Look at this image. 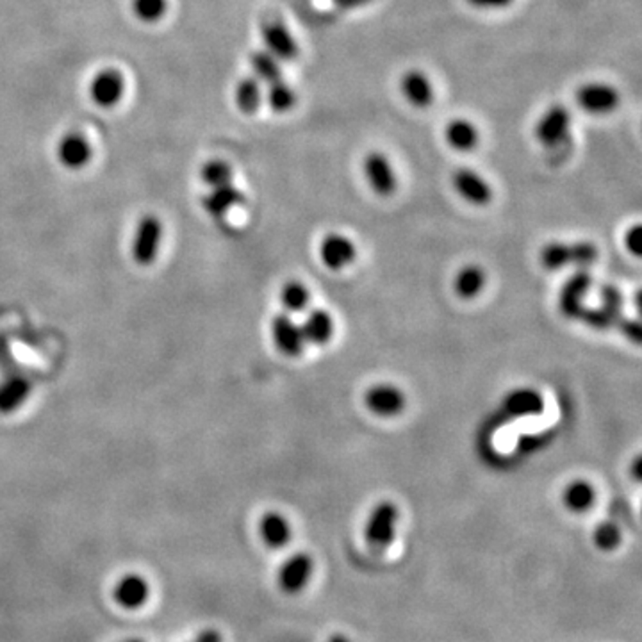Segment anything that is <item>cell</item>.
<instances>
[{"mask_svg": "<svg viewBox=\"0 0 642 642\" xmlns=\"http://www.w3.org/2000/svg\"><path fill=\"white\" fill-rule=\"evenodd\" d=\"M485 281V272L478 265H466L457 272L453 279V290L460 298L469 300L482 293Z\"/></svg>", "mask_w": 642, "mask_h": 642, "instance_id": "26", "label": "cell"}, {"mask_svg": "<svg viewBox=\"0 0 642 642\" xmlns=\"http://www.w3.org/2000/svg\"><path fill=\"white\" fill-rule=\"evenodd\" d=\"M250 66L253 77L261 82L272 84L282 79V66L277 58H274L268 50H255L250 54Z\"/></svg>", "mask_w": 642, "mask_h": 642, "instance_id": "27", "label": "cell"}, {"mask_svg": "<svg viewBox=\"0 0 642 642\" xmlns=\"http://www.w3.org/2000/svg\"><path fill=\"white\" fill-rule=\"evenodd\" d=\"M640 239H642V228L640 225H633L624 234V246L630 253L640 255Z\"/></svg>", "mask_w": 642, "mask_h": 642, "instance_id": "34", "label": "cell"}, {"mask_svg": "<svg viewBox=\"0 0 642 642\" xmlns=\"http://www.w3.org/2000/svg\"><path fill=\"white\" fill-rule=\"evenodd\" d=\"M362 172L367 181V186L376 193L378 197H390L397 191L398 181L395 168L388 156L382 152H369L364 158Z\"/></svg>", "mask_w": 642, "mask_h": 642, "instance_id": "7", "label": "cell"}, {"mask_svg": "<svg viewBox=\"0 0 642 642\" xmlns=\"http://www.w3.org/2000/svg\"><path fill=\"white\" fill-rule=\"evenodd\" d=\"M314 576V559L307 552L288 557L277 571V585L288 596L304 592Z\"/></svg>", "mask_w": 642, "mask_h": 642, "instance_id": "3", "label": "cell"}, {"mask_svg": "<svg viewBox=\"0 0 642 642\" xmlns=\"http://www.w3.org/2000/svg\"><path fill=\"white\" fill-rule=\"evenodd\" d=\"M355 244L344 234L330 232L320 243V259L332 272H339L350 267L355 261Z\"/></svg>", "mask_w": 642, "mask_h": 642, "instance_id": "10", "label": "cell"}, {"mask_svg": "<svg viewBox=\"0 0 642 642\" xmlns=\"http://www.w3.org/2000/svg\"><path fill=\"white\" fill-rule=\"evenodd\" d=\"M406 395L393 383H375L364 393L366 409L378 418H395L406 409Z\"/></svg>", "mask_w": 642, "mask_h": 642, "instance_id": "6", "label": "cell"}, {"mask_svg": "<svg viewBox=\"0 0 642 642\" xmlns=\"http://www.w3.org/2000/svg\"><path fill=\"white\" fill-rule=\"evenodd\" d=\"M93 149L88 138L81 133H68L58 145V159L68 170H81L89 165Z\"/></svg>", "mask_w": 642, "mask_h": 642, "instance_id": "16", "label": "cell"}, {"mask_svg": "<svg viewBox=\"0 0 642 642\" xmlns=\"http://www.w3.org/2000/svg\"><path fill=\"white\" fill-rule=\"evenodd\" d=\"M400 518V510L393 501L383 499L376 503L367 514L364 523V539L373 550H385L391 546L397 536V523Z\"/></svg>", "mask_w": 642, "mask_h": 642, "instance_id": "2", "label": "cell"}, {"mask_svg": "<svg viewBox=\"0 0 642 642\" xmlns=\"http://www.w3.org/2000/svg\"><path fill=\"white\" fill-rule=\"evenodd\" d=\"M123 642H143V640H140V638H128V640H123Z\"/></svg>", "mask_w": 642, "mask_h": 642, "instance_id": "40", "label": "cell"}, {"mask_svg": "<svg viewBox=\"0 0 642 642\" xmlns=\"http://www.w3.org/2000/svg\"><path fill=\"white\" fill-rule=\"evenodd\" d=\"M466 3L478 10H503L510 6L514 0H466Z\"/></svg>", "mask_w": 642, "mask_h": 642, "instance_id": "35", "label": "cell"}, {"mask_svg": "<svg viewBox=\"0 0 642 642\" xmlns=\"http://www.w3.org/2000/svg\"><path fill=\"white\" fill-rule=\"evenodd\" d=\"M234 177L232 166L221 159H213L209 163L204 165L202 168V181L209 186V188H218V186H225L230 184Z\"/></svg>", "mask_w": 642, "mask_h": 642, "instance_id": "32", "label": "cell"}, {"mask_svg": "<svg viewBox=\"0 0 642 642\" xmlns=\"http://www.w3.org/2000/svg\"><path fill=\"white\" fill-rule=\"evenodd\" d=\"M617 325H619V329L623 330V334H624L628 339H631L635 344L640 341V327H638V323H637V321H631V320H623V318H621V321H619Z\"/></svg>", "mask_w": 642, "mask_h": 642, "instance_id": "36", "label": "cell"}, {"mask_svg": "<svg viewBox=\"0 0 642 642\" xmlns=\"http://www.w3.org/2000/svg\"><path fill=\"white\" fill-rule=\"evenodd\" d=\"M621 543H623V532H621L619 525L614 523L612 520L601 522L594 527L592 545L596 550H599L603 553H612L621 546Z\"/></svg>", "mask_w": 642, "mask_h": 642, "instance_id": "28", "label": "cell"}, {"mask_svg": "<svg viewBox=\"0 0 642 642\" xmlns=\"http://www.w3.org/2000/svg\"><path fill=\"white\" fill-rule=\"evenodd\" d=\"M259 538L267 548L282 550L293 538L291 522L277 510L267 512L259 522Z\"/></svg>", "mask_w": 642, "mask_h": 642, "instance_id": "17", "label": "cell"}, {"mask_svg": "<svg viewBox=\"0 0 642 642\" xmlns=\"http://www.w3.org/2000/svg\"><path fill=\"white\" fill-rule=\"evenodd\" d=\"M596 503V489L585 478L571 480L562 491V505L573 514H584Z\"/></svg>", "mask_w": 642, "mask_h": 642, "instance_id": "23", "label": "cell"}, {"mask_svg": "<svg viewBox=\"0 0 642 642\" xmlns=\"http://www.w3.org/2000/svg\"><path fill=\"white\" fill-rule=\"evenodd\" d=\"M402 93L406 100L416 109H427L434 104V86L432 81L420 70H409L402 77Z\"/></svg>", "mask_w": 642, "mask_h": 642, "instance_id": "20", "label": "cell"}, {"mask_svg": "<svg viewBox=\"0 0 642 642\" xmlns=\"http://www.w3.org/2000/svg\"><path fill=\"white\" fill-rule=\"evenodd\" d=\"M503 409L512 418L539 416L545 411V398L534 388H520L505 397Z\"/></svg>", "mask_w": 642, "mask_h": 642, "instance_id": "18", "label": "cell"}, {"mask_svg": "<svg viewBox=\"0 0 642 642\" xmlns=\"http://www.w3.org/2000/svg\"><path fill=\"white\" fill-rule=\"evenodd\" d=\"M265 100L275 112H288L297 105V93L288 82L281 79L268 84V89L265 91Z\"/></svg>", "mask_w": 642, "mask_h": 642, "instance_id": "29", "label": "cell"}, {"mask_svg": "<svg viewBox=\"0 0 642 642\" xmlns=\"http://www.w3.org/2000/svg\"><path fill=\"white\" fill-rule=\"evenodd\" d=\"M261 36L265 43V50H268L274 58L282 61H293L298 56V43L293 33L286 27V24L279 20H270L263 24Z\"/></svg>", "mask_w": 642, "mask_h": 642, "instance_id": "14", "label": "cell"}, {"mask_svg": "<svg viewBox=\"0 0 642 642\" xmlns=\"http://www.w3.org/2000/svg\"><path fill=\"white\" fill-rule=\"evenodd\" d=\"M163 241V223L158 216H143L133 239V259L140 267H151L159 255Z\"/></svg>", "mask_w": 642, "mask_h": 642, "instance_id": "4", "label": "cell"}, {"mask_svg": "<svg viewBox=\"0 0 642 642\" xmlns=\"http://www.w3.org/2000/svg\"><path fill=\"white\" fill-rule=\"evenodd\" d=\"M125 93V79L116 68L100 70L89 84V95L98 107L109 109L120 104Z\"/></svg>", "mask_w": 642, "mask_h": 642, "instance_id": "12", "label": "cell"}, {"mask_svg": "<svg viewBox=\"0 0 642 642\" xmlns=\"http://www.w3.org/2000/svg\"><path fill=\"white\" fill-rule=\"evenodd\" d=\"M571 125V112L566 105L555 104L546 109L536 123V138L545 147H557L569 133Z\"/></svg>", "mask_w": 642, "mask_h": 642, "instance_id": "8", "label": "cell"}, {"mask_svg": "<svg viewBox=\"0 0 642 642\" xmlns=\"http://www.w3.org/2000/svg\"><path fill=\"white\" fill-rule=\"evenodd\" d=\"M234 100L241 112L253 114L261 109L265 102V89L263 82L257 81L253 75L243 77L234 89Z\"/></svg>", "mask_w": 642, "mask_h": 642, "instance_id": "25", "label": "cell"}, {"mask_svg": "<svg viewBox=\"0 0 642 642\" xmlns=\"http://www.w3.org/2000/svg\"><path fill=\"white\" fill-rule=\"evenodd\" d=\"M244 200L243 193L230 184L225 186H218V188H211V191L204 197V209L213 216V218H223L232 207L239 205Z\"/></svg>", "mask_w": 642, "mask_h": 642, "instance_id": "24", "label": "cell"}, {"mask_svg": "<svg viewBox=\"0 0 642 642\" xmlns=\"http://www.w3.org/2000/svg\"><path fill=\"white\" fill-rule=\"evenodd\" d=\"M302 332H304V339L307 344H316V346H323L327 344L336 330L334 325V318L330 316V313L323 311V309H313L306 320L300 323Z\"/></svg>", "mask_w": 642, "mask_h": 642, "instance_id": "22", "label": "cell"}, {"mask_svg": "<svg viewBox=\"0 0 642 642\" xmlns=\"http://www.w3.org/2000/svg\"><path fill=\"white\" fill-rule=\"evenodd\" d=\"M445 140L457 152H471L478 147L480 133L476 125L468 118H453L445 128Z\"/></svg>", "mask_w": 642, "mask_h": 642, "instance_id": "21", "label": "cell"}, {"mask_svg": "<svg viewBox=\"0 0 642 642\" xmlns=\"http://www.w3.org/2000/svg\"><path fill=\"white\" fill-rule=\"evenodd\" d=\"M575 98L578 107L592 116L608 114L621 104L619 91L607 82H587L578 88Z\"/></svg>", "mask_w": 642, "mask_h": 642, "instance_id": "5", "label": "cell"}, {"mask_svg": "<svg viewBox=\"0 0 642 642\" xmlns=\"http://www.w3.org/2000/svg\"><path fill=\"white\" fill-rule=\"evenodd\" d=\"M133 12L145 24L159 22L168 12V0H133Z\"/></svg>", "mask_w": 642, "mask_h": 642, "instance_id": "31", "label": "cell"}, {"mask_svg": "<svg viewBox=\"0 0 642 642\" xmlns=\"http://www.w3.org/2000/svg\"><path fill=\"white\" fill-rule=\"evenodd\" d=\"M598 259V248L591 241H552L541 248L539 261L546 270H561L568 265L589 267Z\"/></svg>", "mask_w": 642, "mask_h": 642, "instance_id": "1", "label": "cell"}, {"mask_svg": "<svg viewBox=\"0 0 642 642\" xmlns=\"http://www.w3.org/2000/svg\"><path fill=\"white\" fill-rule=\"evenodd\" d=\"M272 337L277 350L288 357H297L306 348V339L300 323H297L290 314L282 313L272 320Z\"/></svg>", "mask_w": 642, "mask_h": 642, "instance_id": "15", "label": "cell"}, {"mask_svg": "<svg viewBox=\"0 0 642 642\" xmlns=\"http://www.w3.org/2000/svg\"><path fill=\"white\" fill-rule=\"evenodd\" d=\"M599 297H601V307L607 309L608 313H612L617 318H623V295L621 291L612 286V284H605L599 290Z\"/></svg>", "mask_w": 642, "mask_h": 642, "instance_id": "33", "label": "cell"}, {"mask_svg": "<svg viewBox=\"0 0 642 642\" xmlns=\"http://www.w3.org/2000/svg\"><path fill=\"white\" fill-rule=\"evenodd\" d=\"M327 642H352L346 635H343V633H336V635H332Z\"/></svg>", "mask_w": 642, "mask_h": 642, "instance_id": "39", "label": "cell"}, {"mask_svg": "<svg viewBox=\"0 0 642 642\" xmlns=\"http://www.w3.org/2000/svg\"><path fill=\"white\" fill-rule=\"evenodd\" d=\"M149 598L151 584L143 575L138 573H128L121 576L112 589L114 603L125 610H140L147 605Z\"/></svg>", "mask_w": 642, "mask_h": 642, "instance_id": "9", "label": "cell"}, {"mask_svg": "<svg viewBox=\"0 0 642 642\" xmlns=\"http://www.w3.org/2000/svg\"><path fill=\"white\" fill-rule=\"evenodd\" d=\"M591 286H592V277L587 270H580L566 281L559 295V309L562 316L569 320H578L582 309L585 307L584 298L589 293Z\"/></svg>", "mask_w": 642, "mask_h": 642, "instance_id": "13", "label": "cell"}, {"mask_svg": "<svg viewBox=\"0 0 642 642\" xmlns=\"http://www.w3.org/2000/svg\"><path fill=\"white\" fill-rule=\"evenodd\" d=\"M33 385L22 375H12L0 382V414H13L31 397Z\"/></svg>", "mask_w": 642, "mask_h": 642, "instance_id": "19", "label": "cell"}, {"mask_svg": "<svg viewBox=\"0 0 642 642\" xmlns=\"http://www.w3.org/2000/svg\"><path fill=\"white\" fill-rule=\"evenodd\" d=\"M452 186L468 204L483 207L492 200L491 184L471 168H459L452 175Z\"/></svg>", "mask_w": 642, "mask_h": 642, "instance_id": "11", "label": "cell"}, {"mask_svg": "<svg viewBox=\"0 0 642 642\" xmlns=\"http://www.w3.org/2000/svg\"><path fill=\"white\" fill-rule=\"evenodd\" d=\"M191 642H223V635L216 628L202 630Z\"/></svg>", "mask_w": 642, "mask_h": 642, "instance_id": "37", "label": "cell"}, {"mask_svg": "<svg viewBox=\"0 0 642 642\" xmlns=\"http://www.w3.org/2000/svg\"><path fill=\"white\" fill-rule=\"evenodd\" d=\"M311 300L309 290L300 281H290L281 290V304L288 313H302Z\"/></svg>", "mask_w": 642, "mask_h": 642, "instance_id": "30", "label": "cell"}, {"mask_svg": "<svg viewBox=\"0 0 642 642\" xmlns=\"http://www.w3.org/2000/svg\"><path fill=\"white\" fill-rule=\"evenodd\" d=\"M371 0H332V4L339 10H355L369 4Z\"/></svg>", "mask_w": 642, "mask_h": 642, "instance_id": "38", "label": "cell"}]
</instances>
